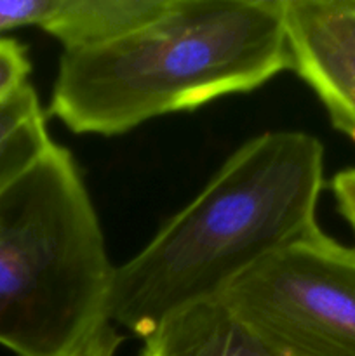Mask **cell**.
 I'll list each match as a JSON object with an SVG mask.
<instances>
[{"label": "cell", "instance_id": "1", "mask_svg": "<svg viewBox=\"0 0 355 356\" xmlns=\"http://www.w3.org/2000/svg\"><path fill=\"white\" fill-rule=\"evenodd\" d=\"M324 146L299 131L244 143L200 193L115 268L104 318L146 337L166 316L219 298L287 243L319 229Z\"/></svg>", "mask_w": 355, "mask_h": 356}, {"label": "cell", "instance_id": "2", "mask_svg": "<svg viewBox=\"0 0 355 356\" xmlns=\"http://www.w3.org/2000/svg\"><path fill=\"white\" fill-rule=\"evenodd\" d=\"M285 70L282 0H167L115 40L63 51L49 111L75 134L118 136L249 92Z\"/></svg>", "mask_w": 355, "mask_h": 356}, {"label": "cell", "instance_id": "3", "mask_svg": "<svg viewBox=\"0 0 355 356\" xmlns=\"http://www.w3.org/2000/svg\"><path fill=\"white\" fill-rule=\"evenodd\" d=\"M113 273L79 165L54 143L0 191V344L66 355L106 322Z\"/></svg>", "mask_w": 355, "mask_h": 356}, {"label": "cell", "instance_id": "4", "mask_svg": "<svg viewBox=\"0 0 355 356\" xmlns=\"http://www.w3.org/2000/svg\"><path fill=\"white\" fill-rule=\"evenodd\" d=\"M219 298L282 356H355V247L320 228L258 263Z\"/></svg>", "mask_w": 355, "mask_h": 356}, {"label": "cell", "instance_id": "5", "mask_svg": "<svg viewBox=\"0 0 355 356\" xmlns=\"http://www.w3.org/2000/svg\"><path fill=\"white\" fill-rule=\"evenodd\" d=\"M291 70L355 143V0H282Z\"/></svg>", "mask_w": 355, "mask_h": 356}, {"label": "cell", "instance_id": "6", "mask_svg": "<svg viewBox=\"0 0 355 356\" xmlns=\"http://www.w3.org/2000/svg\"><path fill=\"white\" fill-rule=\"evenodd\" d=\"M139 356H282L221 298L171 313L143 337Z\"/></svg>", "mask_w": 355, "mask_h": 356}, {"label": "cell", "instance_id": "7", "mask_svg": "<svg viewBox=\"0 0 355 356\" xmlns=\"http://www.w3.org/2000/svg\"><path fill=\"white\" fill-rule=\"evenodd\" d=\"M167 0H65L45 28L65 51L115 40L159 16Z\"/></svg>", "mask_w": 355, "mask_h": 356}, {"label": "cell", "instance_id": "8", "mask_svg": "<svg viewBox=\"0 0 355 356\" xmlns=\"http://www.w3.org/2000/svg\"><path fill=\"white\" fill-rule=\"evenodd\" d=\"M37 92L24 83L0 99V191L23 176L51 146Z\"/></svg>", "mask_w": 355, "mask_h": 356}, {"label": "cell", "instance_id": "9", "mask_svg": "<svg viewBox=\"0 0 355 356\" xmlns=\"http://www.w3.org/2000/svg\"><path fill=\"white\" fill-rule=\"evenodd\" d=\"M65 0H0V35L24 26L45 30Z\"/></svg>", "mask_w": 355, "mask_h": 356}, {"label": "cell", "instance_id": "10", "mask_svg": "<svg viewBox=\"0 0 355 356\" xmlns=\"http://www.w3.org/2000/svg\"><path fill=\"white\" fill-rule=\"evenodd\" d=\"M30 70L26 47L13 38L0 37V99L28 83Z\"/></svg>", "mask_w": 355, "mask_h": 356}, {"label": "cell", "instance_id": "11", "mask_svg": "<svg viewBox=\"0 0 355 356\" xmlns=\"http://www.w3.org/2000/svg\"><path fill=\"white\" fill-rule=\"evenodd\" d=\"M120 343L122 337L118 336L115 325L106 320L90 330L75 348L63 356H115Z\"/></svg>", "mask_w": 355, "mask_h": 356}, {"label": "cell", "instance_id": "12", "mask_svg": "<svg viewBox=\"0 0 355 356\" xmlns=\"http://www.w3.org/2000/svg\"><path fill=\"white\" fill-rule=\"evenodd\" d=\"M331 188L338 204V211L355 233V167L338 172L333 177Z\"/></svg>", "mask_w": 355, "mask_h": 356}]
</instances>
